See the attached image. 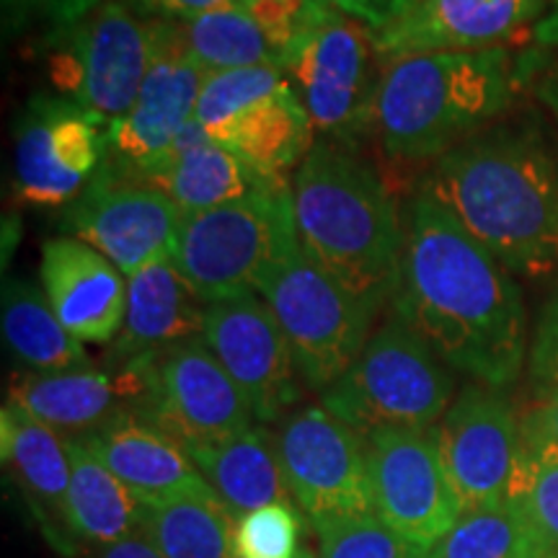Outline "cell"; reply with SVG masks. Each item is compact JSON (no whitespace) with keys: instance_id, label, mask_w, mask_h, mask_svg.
<instances>
[{"instance_id":"1","label":"cell","mask_w":558,"mask_h":558,"mask_svg":"<svg viewBox=\"0 0 558 558\" xmlns=\"http://www.w3.org/2000/svg\"><path fill=\"white\" fill-rule=\"evenodd\" d=\"M456 373L509 388L527 362V313L505 264L422 184L403 215V254L388 305Z\"/></svg>"},{"instance_id":"2","label":"cell","mask_w":558,"mask_h":558,"mask_svg":"<svg viewBox=\"0 0 558 558\" xmlns=\"http://www.w3.org/2000/svg\"><path fill=\"white\" fill-rule=\"evenodd\" d=\"M418 184L514 277L558 275V150L538 124L478 132Z\"/></svg>"},{"instance_id":"3","label":"cell","mask_w":558,"mask_h":558,"mask_svg":"<svg viewBox=\"0 0 558 558\" xmlns=\"http://www.w3.org/2000/svg\"><path fill=\"white\" fill-rule=\"evenodd\" d=\"M300 248L373 313L399 284L403 215L354 145L316 140L290 179Z\"/></svg>"},{"instance_id":"4","label":"cell","mask_w":558,"mask_h":558,"mask_svg":"<svg viewBox=\"0 0 558 558\" xmlns=\"http://www.w3.org/2000/svg\"><path fill=\"white\" fill-rule=\"evenodd\" d=\"M507 47L416 52L383 62L373 132L399 160H437L488 130L514 99Z\"/></svg>"},{"instance_id":"5","label":"cell","mask_w":558,"mask_h":558,"mask_svg":"<svg viewBox=\"0 0 558 558\" xmlns=\"http://www.w3.org/2000/svg\"><path fill=\"white\" fill-rule=\"evenodd\" d=\"M300 251L292 184L271 179L246 197L181 218L173 264L202 303L262 292Z\"/></svg>"},{"instance_id":"6","label":"cell","mask_w":558,"mask_h":558,"mask_svg":"<svg viewBox=\"0 0 558 558\" xmlns=\"http://www.w3.org/2000/svg\"><path fill=\"white\" fill-rule=\"evenodd\" d=\"M456 399V369L388 311L320 403L362 437L378 429H435Z\"/></svg>"},{"instance_id":"7","label":"cell","mask_w":558,"mask_h":558,"mask_svg":"<svg viewBox=\"0 0 558 558\" xmlns=\"http://www.w3.org/2000/svg\"><path fill=\"white\" fill-rule=\"evenodd\" d=\"M197 122L220 148L271 179L295 173L316 145L308 111L279 68L209 73L197 101Z\"/></svg>"},{"instance_id":"8","label":"cell","mask_w":558,"mask_h":558,"mask_svg":"<svg viewBox=\"0 0 558 558\" xmlns=\"http://www.w3.org/2000/svg\"><path fill=\"white\" fill-rule=\"evenodd\" d=\"M259 295L288 339L305 388L329 390L360 357L378 313L360 303L329 271L298 251Z\"/></svg>"},{"instance_id":"9","label":"cell","mask_w":558,"mask_h":558,"mask_svg":"<svg viewBox=\"0 0 558 558\" xmlns=\"http://www.w3.org/2000/svg\"><path fill=\"white\" fill-rule=\"evenodd\" d=\"M373 39L365 26L329 5L300 34L282 62V73L295 86L318 140L354 145L373 130L375 90Z\"/></svg>"},{"instance_id":"10","label":"cell","mask_w":558,"mask_h":558,"mask_svg":"<svg viewBox=\"0 0 558 558\" xmlns=\"http://www.w3.org/2000/svg\"><path fill=\"white\" fill-rule=\"evenodd\" d=\"M65 41L52 54V81L104 128L135 107L153 62V21L135 16L124 0H104L78 26L62 32Z\"/></svg>"},{"instance_id":"11","label":"cell","mask_w":558,"mask_h":558,"mask_svg":"<svg viewBox=\"0 0 558 558\" xmlns=\"http://www.w3.org/2000/svg\"><path fill=\"white\" fill-rule=\"evenodd\" d=\"M277 450L292 501L311 522L373 512L367 442L324 403L279 422Z\"/></svg>"},{"instance_id":"12","label":"cell","mask_w":558,"mask_h":558,"mask_svg":"<svg viewBox=\"0 0 558 558\" xmlns=\"http://www.w3.org/2000/svg\"><path fill=\"white\" fill-rule=\"evenodd\" d=\"M107 128L65 96L34 94L13 128V190L37 207L70 205L107 163Z\"/></svg>"},{"instance_id":"13","label":"cell","mask_w":558,"mask_h":558,"mask_svg":"<svg viewBox=\"0 0 558 558\" xmlns=\"http://www.w3.org/2000/svg\"><path fill=\"white\" fill-rule=\"evenodd\" d=\"M373 512L414 548H429L463 518L435 429H378L365 437Z\"/></svg>"},{"instance_id":"14","label":"cell","mask_w":558,"mask_h":558,"mask_svg":"<svg viewBox=\"0 0 558 558\" xmlns=\"http://www.w3.org/2000/svg\"><path fill=\"white\" fill-rule=\"evenodd\" d=\"M156 50L140 96L128 114L107 130V166L128 179H143L163 163L186 124L197 120L207 70L192 58L177 21H153Z\"/></svg>"},{"instance_id":"15","label":"cell","mask_w":558,"mask_h":558,"mask_svg":"<svg viewBox=\"0 0 558 558\" xmlns=\"http://www.w3.org/2000/svg\"><path fill=\"white\" fill-rule=\"evenodd\" d=\"M148 375L150 393L140 418L171 435L181 448L218 442L256 424L243 390L202 337L150 354Z\"/></svg>"},{"instance_id":"16","label":"cell","mask_w":558,"mask_h":558,"mask_svg":"<svg viewBox=\"0 0 558 558\" xmlns=\"http://www.w3.org/2000/svg\"><path fill=\"white\" fill-rule=\"evenodd\" d=\"M445 469L463 512L509 501L522 456V418L505 388L471 380L437 424Z\"/></svg>"},{"instance_id":"17","label":"cell","mask_w":558,"mask_h":558,"mask_svg":"<svg viewBox=\"0 0 558 558\" xmlns=\"http://www.w3.org/2000/svg\"><path fill=\"white\" fill-rule=\"evenodd\" d=\"M202 339L243 390L256 422L279 424L298 409L303 380L288 339L259 292L207 303Z\"/></svg>"},{"instance_id":"18","label":"cell","mask_w":558,"mask_h":558,"mask_svg":"<svg viewBox=\"0 0 558 558\" xmlns=\"http://www.w3.org/2000/svg\"><path fill=\"white\" fill-rule=\"evenodd\" d=\"M181 218L184 215L163 192L104 163L65 207L62 228L130 277L158 256L173 254Z\"/></svg>"},{"instance_id":"19","label":"cell","mask_w":558,"mask_h":558,"mask_svg":"<svg viewBox=\"0 0 558 558\" xmlns=\"http://www.w3.org/2000/svg\"><path fill=\"white\" fill-rule=\"evenodd\" d=\"M148 357L117 362L111 369L26 373L11 386L9 401L62 437L90 435L124 414H143L150 393Z\"/></svg>"},{"instance_id":"20","label":"cell","mask_w":558,"mask_h":558,"mask_svg":"<svg viewBox=\"0 0 558 558\" xmlns=\"http://www.w3.org/2000/svg\"><path fill=\"white\" fill-rule=\"evenodd\" d=\"M543 11L546 0H418L369 39L383 62L416 52L486 50L538 21Z\"/></svg>"},{"instance_id":"21","label":"cell","mask_w":558,"mask_h":558,"mask_svg":"<svg viewBox=\"0 0 558 558\" xmlns=\"http://www.w3.org/2000/svg\"><path fill=\"white\" fill-rule=\"evenodd\" d=\"M39 284L60 324L83 344H114L128 313V277L73 235L41 248Z\"/></svg>"},{"instance_id":"22","label":"cell","mask_w":558,"mask_h":558,"mask_svg":"<svg viewBox=\"0 0 558 558\" xmlns=\"http://www.w3.org/2000/svg\"><path fill=\"white\" fill-rule=\"evenodd\" d=\"M0 452L13 484L26 499L34 522L60 558L78 554L68 527L70 456L68 437L47 427L19 403L5 401L0 411Z\"/></svg>"},{"instance_id":"23","label":"cell","mask_w":558,"mask_h":558,"mask_svg":"<svg viewBox=\"0 0 558 558\" xmlns=\"http://www.w3.org/2000/svg\"><path fill=\"white\" fill-rule=\"evenodd\" d=\"M75 439H81L83 448L99 458L145 507L213 492L190 452L135 414H124L107 427Z\"/></svg>"},{"instance_id":"24","label":"cell","mask_w":558,"mask_h":558,"mask_svg":"<svg viewBox=\"0 0 558 558\" xmlns=\"http://www.w3.org/2000/svg\"><path fill=\"white\" fill-rule=\"evenodd\" d=\"M202 324L205 303L181 277L173 256H158L128 277V313L114 339V360L148 357L179 341L202 337Z\"/></svg>"},{"instance_id":"25","label":"cell","mask_w":558,"mask_h":558,"mask_svg":"<svg viewBox=\"0 0 558 558\" xmlns=\"http://www.w3.org/2000/svg\"><path fill=\"white\" fill-rule=\"evenodd\" d=\"M184 450L235 520L277 501H292L279 460L277 435H271L264 424H254L241 435L218 442L190 445Z\"/></svg>"},{"instance_id":"26","label":"cell","mask_w":558,"mask_h":558,"mask_svg":"<svg viewBox=\"0 0 558 558\" xmlns=\"http://www.w3.org/2000/svg\"><path fill=\"white\" fill-rule=\"evenodd\" d=\"M70 488L68 527L78 548L114 546L140 535L145 505L99 458L83 448L81 439L68 437Z\"/></svg>"},{"instance_id":"27","label":"cell","mask_w":558,"mask_h":558,"mask_svg":"<svg viewBox=\"0 0 558 558\" xmlns=\"http://www.w3.org/2000/svg\"><path fill=\"white\" fill-rule=\"evenodd\" d=\"M0 329L5 347L29 373H68L94 367L86 344L75 339L54 316L41 284L11 277L0 300Z\"/></svg>"},{"instance_id":"28","label":"cell","mask_w":558,"mask_h":558,"mask_svg":"<svg viewBox=\"0 0 558 558\" xmlns=\"http://www.w3.org/2000/svg\"><path fill=\"white\" fill-rule=\"evenodd\" d=\"M140 181L163 192L181 215H194L246 197L271 177H262L233 153L220 148L215 140H207L197 148L166 158Z\"/></svg>"},{"instance_id":"29","label":"cell","mask_w":558,"mask_h":558,"mask_svg":"<svg viewBox=\"0 0 558 558\" xmlns=\"http://www.w3.org/2000/svg\"><path fill=\"white\" fill-rule=\"evenodd\" d=\"M140 535L160 558H235V518L215 492L145 507Z\"/></svg>"},{"instance_id":"30","label":"cell","mask_w":558,"mask_h":558,"mask_svg":"<svg viewBox=\"0 0 558 558\" xmlns=\"http://www.w3.org/2000/svg\"><path fill=\"white\" fill-rule=\"evenodd\" d=\"M192 58L207 73L243 68H279L277 50L241 3L181 24ZM282 70V68H279Z\"/></svg>"},{"instance_id":"31","label":"cell","mask_w":558,"mask_h":558,"mask_svg":"<svg viewBox=\"0 0 558 558\" xmlns=\"http://www.w3.org/2000/svg\"><path fill=\"white\" fill-rule=\"evenodd\" d=\"M416 558H543L527 520L514 501L473 509Z\"/></svg>"},{"instance_id":"32","label":"cell","mask_w":558,"mask_h":558,"mask_svg":"<svg viewBox=\"0 0 558 558\" xmlns=\"http://www.w3.org/2000/svg\"><path fill=\"white\" fill-rule=\"evenodd\" d=\"M509 501L520 507L543 558H558V445L522 424V456Z\"/></svg>"},{"instance_id":"33","label":"cell","mask_w":558,"mask_h":558,"mask_svg":"<svg viewBox=\"0 0 558 558\" xmlns=\"http://www.w3.org/2000/svg\"><path fill=\"white\" fill-rule=\"evenodd\" d=\"M316 533V558H416L418 548L411 546L388 527L375 512L352 518L311 522Z\"/></svg>"},{"instance_id":"34","label":"cell","mask_w":558,"mask_h":558,"mask_svg":"<svg viewBox=\"0 0 558 558\" xmlns=\"http://www.w3.org/2000/svg\"><path fill=\"white\" fill-rule=\"evenodd\" d=\"M298 509L295 501H277L235 520V558H316L305 546Z\"/></svg>"},{"instance_id":"35","label":"cell","mask_w":558,"mask_h":558,"mask_svg":"<svg viewBox=\"0 0 558 558\" xmlns=\"http://www.w3.org/2000/svg\"><path fill=\"white\" fill-rule=\"evenodd\" d=\"M527 365L535 393L543 396L558 388V279L541 311L535 337L530 341Z\"/></svg>"},{"instance_id":"36","label":"cell","mask_w":558,"mask_h":558,"mask_svg":"<svg viewBox=\"0 0 558 558\" xmlns=\"http://www.w3.org/2000/svg\"><path fill=\"white\" fill-rule=\"evenodd\" d=\"M3 5L9 13L41 19L54 32H68L104 5V0H3Z\"/></svg>"},{"instance_id":"37","label":"cell","mask_w":558,"mask_h":558,"mask_svg":"<svg viewBox=\"0 0 558 558\" xmlns=\"http://www.w3.org/2000/svg\"><path fill=\"white\" fill-rule=\"evenodd\" d=\"M329 3L365 26L369 34H375L399 21L418 0H329Z\"/></svg>"},{"instance_id":"38","label":"cell","mask_w":558,"mask_h":558,"mask_svg":"<svg viewBox=\"0 0 558 558\" xmlns=\"http://www.w3.org/2000/svg\"><path fill=\"white\" fill-rule=\"evenodd\" d=\"M148 13H156L158 19L163 21H194L199 16H207V13L228 9V5H235L239 0H137Z\"/></svg>"},{"instance_id":"39","label":"cell","mask_w":558,"mask_h":558,"mask_svg":"<svg viewBox=\"0 0 558 558\" xmlns=\"http://www.w3.org/2000/svg\"><path fill=\"white\" fill-rule=\"evenodd\" d=\"M522 424L558 445V388L538 396V403L530 414L522 416Z\"/></svg>"},{"instance_id":"40","label":"cell","mask_w":558,"mask_h":558,"mask_svg":"<svg viewBox=\"0 0 558 558\" xmlns=\"http://www.w3.org/2000/svg\"><path fill=\"white\" fill-rule=\"evenodd\" d=\"M68 558H160V554L150 546L145 535H132V538L114 543V546L81 548L78 554Z\"/></svg>"},{"instance_id":"41","label":"cell","mask_w":558,"mask_h":558,"mask_svg":"<svg viewBox=\"0 0 558 558\" xmlns=\"http://www.w3.org/2000/svg\"><path fill=\"white\" fill-rule=\"evenodd\" d=\"M538 96H541V101L548 107L550 114L556 117V122H558V68L548 70V73L543 75V81H541V86H538Z\"/></svg>"},{"instance_id":"42","label":"cell","mask_w":558,"mask_h":558,"mask_svg":"<svg viewBox=\"0 0 558 558\" xmlns=\"http://www.w3.org/2000/svg\"><path fill=\"white\" fill-rule=\"evenodd\" d=\"M538 39L543 45H558V0H550V13L541 19Z\"/></svg>"},{"instance_id":"43","label":"cell","mask_w":558,"mask_h":558,"mask_svg":"<svg viewBox=\"0 0 558 558\" xmlns=\"http://www.w3.org/2000/svg\"><path fill=\"white\" fill-rule=\"evenodd\" d=\"M239 3L243 5V9H251L254 3H259V0H239Z\"/></svg>"}]
</instances>
